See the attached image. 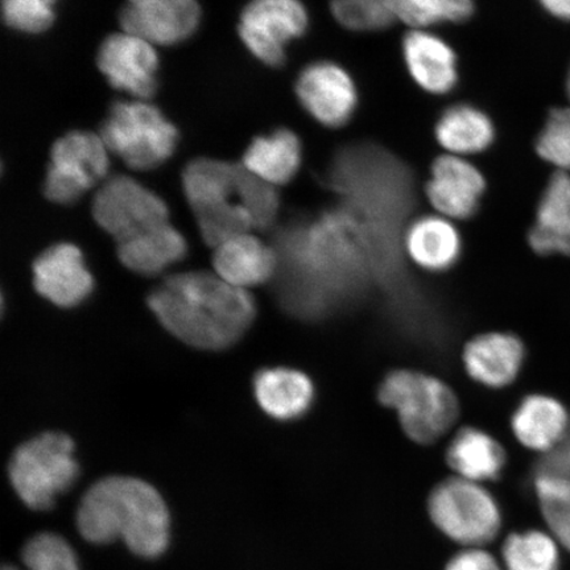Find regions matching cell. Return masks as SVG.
<instances>
[{"label": "cell", "instance_id": "obj_9", "mask_svg": "<svg viewBox=\"0 0 570 570\" xmlns=\"http://www.w3.org/2000/svg\"><path fill=\"white\" fill-rule=\"evenodd\" d=\"M106 149L101 137L91 132L73 131L57 140L45 183L49 202L73 204L104 180L109 169Z\"/></svg>", "mask_w": 570, "mask_h": 570}, {"label": "cell", "instance_id": "obj_21", "mask_svg": "<svg viewBox=\"0 0 570 570\" xmlns=\"http://www.w3.org/2000/svg\"><path fill=\"white\" fill-rule=\"evenodd\" d=\"M529 240L539 255L570 256V176L567 173L558 170L548 183Z\"/></svg>", "mask_w": 570, "mask_h": 570}, {"label": "cell", "instance_id": "obj_6", "mask_svg": "<svg viewBox=\"0 0 570 570\" xmlns=\"http://www.w3.org/2000/svg\"><path fill=\"white\" fill-rule=\"evenodd\" d=\"M101 139L126 166L147 170L159 167L173 155L177 131L151 105L116 102L101 126Z\"/></svg>", "mask_w": 570, "mask_h": 570}, {"label": "cell", "instance_id": "obj_35", "mask_svg": "<svg viewBox=\"0 0 570 570\" xmlns=\"http://www.w3.org/2000/svg\"><path fill=\"white\" fill-rule=\"evenodd\" d=\"M445 570H503L489 552L481 548H469L455 554Z\"/></svg>", "mask_w": 570, "mask_h": 570}, {"label": "cell", "instance_id": "obj_10", "mask_svg": "<svg viewBox=\"0 0 570 570\" xmlns=\"http://www.w3.org/2000/svg\"><path fill=\"white\" fill-rule=\"evenodd\" d=\"M308 27V12L295 0H261L242 12L239 35L262 62L281 67L285 46L301 38Z\"/></svg>", "mask_w": 570, "mask_h": 570}, {"label": "cell", "instance_id": "obj_7", "mask_svg": "<svg viewBox=\"0 0 570 570\" xmlns=\"http://www.w3.org/2000/svg\"><path fill=\"white\" fill-rule=\"evenodd\" d=\"M432 522L449 539L479 548L501 530V510L481 483L451 479L433 489L428 502Z\"/></svg>", "mask_w": 570, "mask_h": 570}, {"label": "cell", "instance_id": "obj_23", "mask_svg": "<svg viewBox=\"0 0 570 570\" xmlns=\"http://www.w3.org/2000/svg\"><path fill=\"white\" fill-rule=\"evenodd\" d=\"M405 249L419 267L430 273H443L458 263L462 242L458 229L448 219L426 216L410 226Z\"/></svg>", "mask_w": 570, "mask_h": 570}, {"label": "cell", "instance_id": "obj_22", "mask_svg": "<svg viewBox=\"0 0 570 570\" xmlns=\"http://www.w3.org/2000/svg\"><path fill=\"white\" fill-rule=\"evenodd\" d=\"M446 461L459 479L481 483L501 476L505 452L488 432L468 426L459 431L449 444Z\"/></svg>", "mask_w": 570, "mask_h": 570}, {"label": "cell", "instance_id": "obj_15", "mask_svg": "<svg viewBox=\"0 0 570 570\" xmlns=\"http://www.w3.org/2000/svg\"><path fill=\"white\" fill-rule=\"evenodd\" d=\"M487 183L479 169L458 156H441L432 166L426 197L433 208L454 219L473 217Z\"/></svg>", "mask_w": 570, "mask_h": 570}, {"label": "cell", "instance_id": "obj_19", "mask_svg": "<svg viewBox=\"0 0 570 570\" xmlns=\"http://www.w3.org/2000/svg\"><path fill=\"white\" fill-rule=\"evenodd\" d=\"M511 426L520 444L547 454L566 439L570 419L564 404L558 399L534 394L520 402Z\"/></svg>", "mask_w": 570, "mask_h": 570}, {"label": "cell", "instance_id": "obj_12", "mask_svg": "<svg viewBox=\"0 0 570 570\" xmlns=\"http://www.w3.org/2000/svg\"><path fill=\"white\" fill-rule=\"evenodd\" d=\"M125 33L151 45L173 46L196 31L199 7L191 0H134L119 12Z\"/></svg>", "mask_w": 570, "mask_h": 570}, {"label": "cell", "instance_id": "obj_26", "mask_svg": "<svg viewBox=\"0 0 570 570\" xmlns=\"http://www.w3.org/2000/svg\"><path fill=\"white\" fill-rule=\"evenodd\" d=\"M434 134L449 153L473 155L493 145L494 125L488 114L472 105H454L440 117Z\"/></svg>", "mask_w": 570, "mask_h": 570}, {"label": "cell", "instance_id": "obj_5", "mask_svg": "<svg viewBox=\"0 0 570 570\" xmlns=\"http://www.w3.org/2000/svg\"><path fill=\"white\" fill-rule=\"evenodd\" d=\"M10 480L27 508L45 511L78 479L75 443L67 434L48 432L27 441L13 453Z\"/></svg>", "mask_w": 570, "mask_h": 570}, {"label": "cell", "instance_id": "obj_13", "mask_svg": "<svg viewBox=\"0 0 570 570\" xmlns=\"http://www.w3.org/2000/svg\"><path fill=\"white\" fill-rule=\"evenodd\" d=\"M97 62L112 88L141 99L155 95L159 62L149 42L130 33L111 35L99 48Z\"/></svg>", "mask_w": 570, "mask_h": 570}, {"label": "cell", "instance_id": "obj_1", "mask_svg": "<svg viewBox=\"0 0 570 570\" xmlns=\"http://www.w3.org/2000/svg\"><path fill=\"white\" fill-rule=\"evenodd\" d=\"M148 306L169 333L204 351H224L234 345L256 313L247 289L233 287L209 273L167 277L149 294Z\"/></svg>", "mask_w": 570, "mask_h": 570}, {"label": "cell", "instance_id": "obj_3", "mask_svg": "<svg viewBox=\"0 0 570 570\" xmlns=\"http://www.w3.org/2000/svg\"><path fill=\"white\" fill-rule=\"evenodd\" d=\"M169 512L158 490L131 476L92 484L77 512L81 537L92 544L122 539L145 559L159 558L169 543Z\"/></svg>", "mask_w": 570, "mask_h": 570}, {"label": "cell", "instance_id": "obj_4", "mask_svg": "<svg viewBox=\"0 0 570 570\" xmlns=\"http://www.w3.org/2000/svg\"><path fill=\"white\" fill-rule=\"evenodd\" d=\"M380 401L395 410L403 431L419 444H432L451 430L459 417V401L438 377L396 370L384 377Z\"/></svg>", "mask_w": 570, "mask_h": 570}, {"label": "cell", "instance_id": "obj_27", "mask_svg": "<svg viewBox=\"0 0 570 570\" xmlns=\"http://www.w3.org/2000/svg\"><path fill=\"white\" fill-rule=\"evenodd\" d=\"M502 554L508 570H560L561 567L559 543L543 531L510 534Z\"/></svg>", "mask_w": 570, "mask_h": 570}, {"label": "cell", "instance_id": "obj_2", "mask_svg": "<svg viewBox=\"0 0 570 570\" xmlns=\"http://www.w3.org/2000/svg\"><path fill=\"white\" fill-rule=\"evenodd\" d=\"M183 185L199 232L213 248L254 229H269L279 210L274 185L249 173L244 164L190 161Z\"/></svg>", "mask_w": 570, "mask_h": 570}, {"label": "cell", "instance_id": "obj_17", "mask_svg": "<svg viewBox=\"0 0 570 570\" xmlns=\"http://www.w3.org/2000/svg\"><path fill=\"white\" fill-rule=\"evenodd\" d=\"M213 266L220 279L233 287L246 289L275 277L277 256L274 247L248 233L216 247Z\"/></svg>", "mask_w": 570, "mask_h": 570}, {"label": "cell", "instance_id": "obj_32", "mask_svg": "<svg viewBox=\"0 0 570 570\" xmlns=\"http://www.w3.org/2000/svg\"><path fill=\"white\" fill-rule=\"evenodd\" d=\"M537 151L541 159L553 164L562 173L570 170V107L550 112L539 135Z\"/></svg>", "mask_w": 570, "mask_h": 570}, {"label": "cell", "instance_id": "obj_11", "mask_svg": "<svg viewBox=\"0 0 570 570\" xmlns=\"http://www.w3.org/2000/svg\"><path fill=\"white\" fill-rule=\"evenodd\" d=\"M298 101L318 124L338 128L353 117L358 91L351 75L330 61L306 67L296 82Z\"/></svg>", "mask_w": 570, "mask_h": 570}, {"label": "cell", "instance_id": "obj_24", "mask_svg": "<svg viewBox=\"0 0 570 570\" xmlns=\"http://www.w3.org/2000/svg\"><path fill=\"white\" fill-rule=\"evenodd\" d=\"M302 163V145L296 135L281 128L268 137L256 138L244 156V166L269 185L287 184Z\"/></svg>", "mask_w": 570, "mask_h": 570}, {"label": "cell", "instance_id": "obj_34", "mask_svg": "<svg viewBox=\"0 0 570 570\" xmlns=\"http://www.w3.org/2000/svg\"><path fill=\"white\" fill-rule=\"evenodd\" d=\"M547 474L570 479V430L561 444L547 453L534 465V475Z\"/></svg>", "mask_w": 570, "mask_h": 570}, {"label": "cell", "instance_id": "obj_8", "mask_svg": "<svg viewBox=\"0 0 570 570\" xmlns=\"http://www.w3.org/2000/svg\"><path fill=\"white\" fill-rule=\"evenodd\" d=\"M91 212L118 245L168 224L169 218L163 199L127 176L109 178L92 199Z\"/></svg>", "mask_w": 570, "mask_h": 570}, {"label": "cell", "instance_id": "obj_37", "mask_svg": "<svg viewBox=\"0 0 570 570\" xmlns=\"http://www.w3.org/2000/svg\"><path fill=\"white\" fill-rule=\"evenodd\" d=\"M567 91H568V97H569V101H570V69H569L568 80H567Z\"/></svg>", "mask_w": 570, "mask_h": 570}, {"label": "cell", "instance_id": "obj_18", "mask_svg": "<svg viewBox=\"0 0 570 570\" xmlns=\"http://www.w3.org/2000/svg\"><path fill=\"white\" fill-rule=\"evenodd\" d=\"M403 55L413 80L431 95H446L458 85L455 53L438 36L410 32L403 40Z\"/></svg>", "mask_w": 570, "mask_h": 570}, {"label": "cell", "instance_id": "obj_20", "mask_svg": "<svg viewBox=\"0 0 570 570\" xmlns=\"http://www.w3.org/2000/svg\"><path fill=\"white\" fill-rule=\"evenodd\" d=\"M256 402L271 417L289 422L309 411L315 386L308 375L288 367L263 368L255 375Z\"/></svg>", "mask_w": 570, "mask_h": 570}, {"label": "cell", "instance_id": "obj_31", "mask_svg": "<svg viewBox=\"0 0 570 570\" xmlns=\"http://www.w3.org/2000/svg\"><path fill=\"white\" fill-rule=\"evenodd\" d=\"M332 13L341 26L352 31H380L396 20L390 0H344L332 4Z\"/></svg>", "mask_w": 570, "mask_h": 570}, {"label": "cell", "instance_id": "obj_16", "mask_svg": "<svg viewBox=\"0 0 570 570\" xmlns=\"http://www.w3.org/2000/svg\"><path fill=\"white\" fill-rule=\"evenodd\" d=\"M524 360L523 342L510 333L482 334L470 341L463 352L469 375L491 389H502L514 382Z\"/></svg>", "mask_w": 570, "mask_h": 570}, {"label": "cell", "instance_id": "obj_36", "mask_svg": "<svg viewBox=\"0 0 570 570\" xmlns=\"http://www.w3.org/2000/svg\"><path fill=\"white\" fill-rule=\"evenodd\" d=\"M541 4L554 18L570 21V0H547V2Z\"/></svg>", "mask_w": 570, "mask_h": 570}, {"label": "cell", "instance_id": "obj_29", "mask_svg": "<svg viewBox=\"0 0 570 570\" xmlns=\"http://www.w3.org/2000/svg\"><path fill=\"white\" fill-rule=\"evenodd\" d=\"M390 4L396 19L415 28L460 23L474 13L468 0H390Z\"/></svg>", "mask_w": 570, "mask_h": 570}, {"label": "cell", "instance_id": "obj_28", "mask_svg": "<svg viewBox=\"0 0 570 570\" xmlns=\"http://www.w3.org/2000/svg\"><path fill=\"white\" fill-rule=\"evenodd\" d=\"M533 488L553 539L570 553V479L538 474Z\"/></svg>", "mask_w": 570, "mask_h": 570}, {"label": "cell", "instance_id": "obj_33", "mask_svg": "<svg viewBox=\"0 0 570 570\" xmlns=\"http://www.w3.org/2000/svg\"><path fill=\"white\" fill-rule=\"evenodd\" d=\"M2 7L6 24L18 31L42 32L53 21L52 2L49 0H7Z\"/></svg>", "mask_w": 570, "mask_h": 570}, {"label": "cell", "instance_id": "obj_25", "mask_svg": "<svg viewBox=\"0 0 570 570\" xmlns=\"http://www.w3.org/2000/svg\"><path fill=\"white\" fill-rule=\"evenodd\" d=\"M187 255V242L169 223L118 245V258L134 273L153 276Z\"/></svg>", "mask_w": 570, "mask_h": 570}, {"label": "cell", "instance_id": "obj_14", "mask_svg": "<svg viewBox=\"0 0 570 570\" xmlns=\"http://www.w3.org/2000/svg\"><path fill=\"white\" fill-rule=\"evenodd\" d=\"M32 268L36 291L61 308L81 304L95 287L82 254L73 245L49 247L35 261Z\"/></svg>", "mask_w": 570, "mask_h": 570}, {"label": "cell", "instance_id": "obj_30", "mask_svg": "<svg viewBox=\"0 0 570 570\" xmlns=\"http://www.w3.org/2000/svg\"><path fill=\"white\" fill-rule=\"evenodd\" d=\"M28 570H80L77 556L66 539L59 534L45 532L36 534L21 552ZM2 570H19L6 566Z\"/></svg>", "mask_w": 570, "mask_h": 570}]
</instances>
